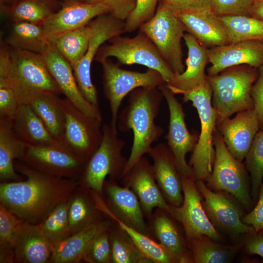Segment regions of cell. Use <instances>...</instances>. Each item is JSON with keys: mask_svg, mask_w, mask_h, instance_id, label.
I'll return each instance as SVG.
<instances>
[{"mask_svg": "<svg viewBox=\"0 0 263 263\" xmlns=\"http://www.w3.org/2000/svg\"><path fill=\"white\" fill-rule=\"evenodd\" d=\"M14 167L26 179L1 182L0 202L26 222L40 223L79 185L77 180L48 175L19 160Z\"/></svg>", "mask_w": 263, "mask_h": 263, "instance_id": "cell-1", "label": "cell"}, {"mask_svg": "<svg viewBox=\"0 0 263 263\" xmlns=\"http://www.w3.org/2000/svg\"><path fill=\"white\" fill-rule=\"evenodd\" d=\"M163 98L158 87H139L129 94L127 105L118 115L117 123L120 131L132 130L133 134L131 153L122 177L148 153L152 144L163 134L164 129L155 123Z\"/></svg>", "mask_w": 263, "mask_h": 263, "instance_id": "cell-2", "label": "cell"}, {"mask_svg": "<svg viewBox=\"0 0 263 263\" xmlns=\"http://www.w3.org/2000/svg\"><path fill=\"white\" fill-rule=\"evenodd\" d=\"M257 69L242 65L207 75L212 90V104L217 113V124L235 113L254 109L251 89L258 76Z\"/></svg>", "mask_w": 263, "mask_h": 263, "instance_id": "cell-3", "label": "cell"}, {"mask_svg": "<svg viewBox=\"0 0 263 263\" xmlns=\"http://www.w3.org/2000/svg\"><path fill=\"white\" fill-rule=\"evenodd\" d=\"M6 76L19 104L30 105L40 94H62L40 54L10 47Z\"/></svg>", "mask_w": 263, "mask_h": 263, "instance_id": "cell-4", "label": "cell"}, {"mask_svg": "<svg viewBox=\"0 0 263 263\" xmlns=\"http://www.w3.org/2000/svg\"><path fill=\"white\" fill-rule=\"evenodd\" d=\"M183 101H191L198 112L201 131L189 161L195 181H206L211 174L215 158L213 142L217 115L212 104V90L207 79L194 89L184 92Z\"/></svg>", "mask_w": 263, "mask_h": 263, "instance_id": "cell-5", "label": "cell"}, {"mask_svg": "<svg viewBox=\"0 0 263 263\" xmlns=\"http://www.w3.org/2000/svg\"><path fill=\"white\" fill-rule=\"evenodd\" d=\"M103 136L99 147L87 160L79 179V185L101 195L106 177L116 181L123 174L127 159L122 155L125 142L110 124L102 126Z\"/></svg>", "mask_w": 263, "mask_h": 263, "instance_id": "cell-6", "label": "cell"}, {"mask_svg": "<svg viewBox=\"0 0 263 263\" xmlns=\"http://www.w3.org/2000/svg\"><path fill=\"white\" fill-rule=\"evenodd\" d=\"M213 142L215 158L211 174L205 181L213 191H223L234 196L247 211L253 206L249 177L245 166L229 151L216 130Z\"/></svg>", "mask_w": 263, "mask_h": 263, "instance_id": "cell-7", "label": "cell"}, {"mask_svg": "<svg viewBox=\"0 0 263 263\" xmlns=\"http://www.w3.org/2000/svg\"><path fill=\"white\" fill-rule=\"evenodd\" d=\"M110 44L101 46L94 59L101 63L110 57L116 58L122 65L137 64L155 70L162 76L166 83L172 79L174 72L164 61L156 47L143 31L132 38L115 36Z\"/></svg>", "mask_w": 263, "mask_h": 263, "instance_id": "cell-8", "label": "cell"}, {"mask_svg": "<svg viewBox=\"0 0 263 263\" xmlns=\"http://www.w3.org/2000/svg\"><path fill=\"white\" fill-rule=\"evenodd\" d=\"M139 29L153 42L174 73L184 72L181 42L186 29L172 9L159 0L154 16Z\"/></svg>", "mask_w": 263, "mask_h": 263, "instance_id": "cell-9", "label": "cell"}, {"mask_svg": "<svg viewBox=\"0 0 263 263\" xmlns=\"http://www.w3.org/2000/svg\"><path fill=\"white\" fill-rule=\"evenodd\" d=\"M103 68V89L109 102L112 127L117 130L119 110L124 98L139 87H158L166 83L157 71L148 69L145 72L121 69L109 58L100 63Z\"/></svg>", "mask_w": 263, "mask_h": 263, "instance_id": "cell-10", "label": "cell"}, {"mask_svg": "<svg viewBox=\"0 0 263 263\" xmlns=\"http://www.w3.org/2000/svg\"><path fill=\"white\" fill-rule=\"evenodd\" d=\"M89 25L92 35L88 49L73 72L83 95L89 102L99 108L97 91L91 78L92 63L104 42L126 32L125 23V21L117 19L110 14H105L96 17L90 21Z\"/></svg>", "mask_w": 263, "mask_h": 263, "instance_id": "cell-11", "label": "cell"}, {"mask_svg": "<svg viewBox=\"0 0 263 263\" xmlns=\"http://www.w3.org/2000/svg\"><path fill=\"white\" fill-rule=\"evenodd\" d=\"M61 100L66 116L62 145L87 161L101 142L102 120L86 114L66 98Z\"/></svg>", "mask_w": 263, "mask_h": 263, "instance_id": "cell-12", "label": "cell"}, {"mask_svg": "<svg viewBox=\"0 0 263 263\" xmlns=\"http://www.w3.org/2000/svg\"><path fill=\"white\" fill-rule=\"evenodd\" d=\"M183 201L179 207L169 206L168 211L183 225L188 241L205 235L214 240L221 236L207 216L193 175H181Z\"/></svg>", "mask_w": 263, "mask_h": 263, "instance_id": "cell-13", "label": "cell"}, {"mask_svg": "<svg viewBox=\"0 0 263 263\" xmlns=\"http://www.w3.org/2000/svg\"><path fill=\"white\" fill-rule=\"evenodd\" d=\"M197 187L204 198L202 204L209 220L217 230L236 238L241 235L256 233L253 227L242 221L243 211L230 197L223 191L211 190L203 180H197Z\"/></svg>", "mask_w": 263, "mask_h": 263, "instance_id": "cell-14", "label": "cell"}, {"mask_svg": "<svg viewBox=\"0 0 263 263\" xmlns=\"http://www.w3.org/2000/svg\"><path fill=\"white\" fill-rule=\"evenodd\" d=\"M20 161L44 174L77 180L86 162L61 144L45 146L29 145Z\"/></svg>", "mask_w": 263, "mask_h": 263, "instance_id": "cell-15", "label": "cell"}, {"mask_svg": "<svg viewBox=\"0 0 263 263\" xmlns=\"http://www.w3.org/2000/svg\"><path fill=\"white\" fill-rule=\"evenodd\" d=\"M165 99L169 111V125L165 136L167 146L172 153L181 175H193L186 159L187 154L193 150L199 135L188 130L182 105L166 83L158 87Z\"/></svg>", "mask_w": 263, "mask_h": 263, "instance_id": "cell-16", "label": "cell"}, {"mask_svg": "<svg viewBox=\"0 0 263 263\" xmlns=\"http://www.w3.org/2000/svg\"><path fill=\"white\" fill-rule=\"evenodd\" d=\"M96 202L127 225L151 237L149 226L136 194L129 188L115 181H105L102 195L92 191Z\"/></svg>", "mask_w": 263, "mask_h": 263, "instance_id": "cell-17", "label": "cell"}, {"mask_svg": "<svg viewBox=\"0 0 263 263\" xmlns=\"http://www.w3.org/2000/svg\"><path fill=\"white\" fill-rule=\"evenodd\" d=\"M110 13L109 7L104 3L66 0L42 25L47 38L52 43L63 34L83 27L96 17Z\"/></svg>", "mask_w": 263, "mask_h": 263, "instance_id": "cell-18", "label": "cell"}, {"mask_svg": "<svg viewBox=\"0 0 263 263\" xmlns=\"http://www.w3.org/2000/svg\"><path fill=\"white\" fill-rule=\"evenodd\" d=\"M120 179L124 186L129 188L136 194L144 216L148 219L155 208L169 211L170 205L157 185L152 164L146 157H142Z\"/></svg>", "mask_w": 263, "mask_h": 263, "instance_id": "cell-19", "label": "cell"}, {"mask_svg": "<svg viewBox=\"0 0 263 263\" xmlns=\"http://www.w3.org/2000/svg\"><path fill=\"white\" fill-rule=\"evenodd\" d=\"M42 55L50 73L66 98L86 114L102 120L99 108L89 102L83 95L71 65L53 43Z\"/></svg>", "mask_w": 263, "mask_h": 263, "instance_id": "cell-20", "label": "cell"}, {"mask_svg": "<svg viewBox=\"0 0 263 263\" xmlns=\"http://www.w3.org/2000/svg\"><path fill=\"white\" fill-rule=\"evenodd\" d=\"M174 13L186 31L207 48L229 44L225 27L210 6H191Z\"/></svg>", "mask_w": 263, "mask_h": 263, "instance_id": "cell-21", "label": "cell"}, {"mask_svg": "<svg viewBox=\"0 0 263 263\" xmlns=\"http://www.w3.org/2000/svg\"><path fill=\"white\" fill-rule=\"evenodd\" d=\"M208 75H216L230 67L247 65L259 68L263 65V41H243L207 49Z\"/></svg>", "mask_w": 263, "mask_h": 263, "instance_id": "cell-22", "label": "cell"}, {"mask_svg": "<svg viewBox=\"0 0 263 263\" xmlns=\"http://www.w3.org/2000/svg\"><path fill=\"white\" fill-rule=\"evenodd\" d=\"M217 129L229 151L241 162L245 158L260 130L254 109L239 112L233 118L225 119L217 124Z\"/></svg>", "mask_w": 263, "mask_h": 263, "instance_id": "cell-23", "label": "cell"}, {"mask_svg": "<svg viewBox=\"0 0 263 263\" xmlns=\"http://www.w3.org/2000/svg\"><path fill=\"white\" fill-rule=\"evenodd\" d=\"M151 158L157 185L167 203L175 207L183 201L181 174L168 147L159 143L148 153Z\"/></svg>", "mask_w": 263, "mask_h": 263, "instance_id": "cell-24", "label": "cell"}, {"mask_svg": "<svg viewBox=\"0 0 263 263\" xmlns=\"http://www.w3.org/2000/svg\"><path fill=\"white\" fill-rule=\"evenodd\" d=\"M38 225L23 222L14 237V263H50L54 250Z\"/></svg>", "mask_w": 263, "mask_h": 263, "instance_id": "cell-25", "label": "cell"}, {"mask_svg": "<svg viewBox=\"0 0 263 263\" xmlns=\"http://www.w3.org/2000/svg\"><path fill=\"white\" fill-rule=\"evenodd\" d=\"M183 38L188 50L187 68L182 73H174L171 80L166 83L175 94L194 89L207 78L205 70L209 62L207 48L189 33L185 34Z\"/></svg>", "mask_w": 263, "mask_h": 263, "instance_id": "cell-26", "label": "cell"}, {"mask_svg": "<svg viewBox=\"0 0 263 263\" xmlns=\"http://www.w3.org/2000/svg\"><path fill=\"white\" fill-rule=\"evenodd\" d=\"M101 219L54 245L51 263H77L83 261L86 250L93 240L113 224Z\"/></svg>", "mask_w": 263, "mask_h": 263, "instance_id": "cell-27", "label": "cell"}, {"mask_svg": "<svg viewBox=\"0 0 263 263\" xmlns=\"http://www.w3.org/2000/svg\"><path fill=\"white\" fill-rule=\"evenodd\" d=\"M171 216L166 210L157 208L149 219L150 232L176 260L177 263L192 262L186 244ZM152 235V234H151Z\"/></svg>", "mask_w": 263, "mask_h": 263, "instance_id": "cell-28", "label": "cell"}, {"mask_svg": "<svg viewBox=\"0 0 263 263\" xmlns=\"http://www.w3.org/2000/svg\"><path fill=\"white\" fill-rule=\"evenodd\" d=\"M28 144L19 138L12 120L0 119V179L1 182L21 181L14 167L15 160L22 161Z\"/></svg>", "mask_w": 263, "mask_h": 263, "instance_id": "cell-29", "label": "cell"}, {"mask_svg": "<svg viewBox=\"0 0 263 263\" xmlns=\"http://www.w3.org/2000/svg\"><path fill=\"white\" fill-rule=\"evenodd\" d=\"M16 136L26 144L45 146L61 144L49 133L40 118L29 104H20L12 120Z\"/></svg>", "mask_w": 263, "mask_h": 263, "instance_id": "cell-30", "label": "cell"}, {"mask_svg": "<svg viewBox=\"0 0 263 263\" xmlns=\"http://www.w3.org/2000/svg\"><path fill=\"white\" fill-rule=\"evenodd\" d=\"M103 214L97 207L91 190L77 186L69 199L68 218L71 234L100 220Z\"/></svg>", "mask_w": 263, "mask_h": 263, "instance_id": "cell-31", "label": "cell"}, {"mask_svg": "<svg viewBox=\"0 0 263 263\" xmlns=\"http://www.w3.org/2000/svg\"><path fill=\"white\" fill-rule=\"evenodd\" d=\"M61 99L56 94H42L30 105L52 137L62 145L66 116Z\"/></svg>", "mask_w": 263, "mask_h": 263, "instance_id": "cell-32", "label": "cell"}, {"mask_svg": "<svg viewBox=\"0 0 263 263\" xmlns=\"http://www.w3.org/2000/svg\"><path fill=\"white\" fill-rule=\"evenodd\" d=\"M10 48L43 55L52 43L42 25L26 21L12 22L5 42Z\"/></svg>", "mask_w": 263, "mask_h": 263, "instance_id": "cell-33", "label": "cell"}, {"mask_svg": "<svg viewBox=\"0 0 263 263\" xmlns=\"http://www.w3.org/2000/svg\"><path fill=\"white\" fill-rule=\"evenodd\" d=\"M188 242L192 262L195 263H230L244 245H223L205 235L193 238Z\"/></svg>", "mask_w": 263, "mask_h": 263, "instance_id": "cell-34", "label": "cell"}, {"mask_svg": "<svg viewBox=\"0 0 263 263\" xmlns=\"http://www.w3.org/2000/svg\"><path fill=\"white\" fill-rule=\"evenodd\" d=\"M53 0H19L0 6V12L12 22L26 21L42 25L54 13Z\"/></svg>", "mask_w": 263, "mask_h": 263, "instance_id": "cell-35", "label": "cell"}, {"mask_svg": "<svg viewBox=\"0 0 263 263\" xmlns=\"http://www.w3.org/2000/svg\"><path fill=\"white\" fill-rule=\"evenodd\" d=\"M96 203V201H95ZM98 209L114 221L131 238L137 247L152 263H177L175 258L151 237L127 225L96 203Z\"/></svg>", "mask_w": 263, "mask_h": 263, "instance_id": "cell-36", "label": "cell"}, {"mask_svg": "<svg viewBox=\"0 0 263 263\" xmlns=\"http://www.w3.org/2000/svg\"><path fill=\"white\" fill-rule=\"evenodd\" d=\"M219 18L225 27L229 44L250 40L263 41V20L245 15Z\"/></svg>", "mask_w": 263, "mask_h": 263, "instance_id": "cell-37", "label": "cell"}, {"mask_svg": "<svg viewBox=\"0 0 263 263\" xmlns=\"http://www.w3.org/2000/svg\"><path fill=\"white\" fill-rule=\"evenodd\" d=\"M91 35L92 29L89 23L63 34L52 43L69 62L73 70L85 54Z\"/></svg>", "mask_w": 263, "mask_h": 263, "instance_id": "cell-38", "label": "cell"}, {"mask_svg": "<svg viewBox=\"0 0 263 263\" xmlns=\"http://www.w3.org/2000/svg\"><path fill=\"white\" fill-rule=\"evenodd\" d=\"M110 233L112 263H152L141 252L129 235L114 221Z\"/></svg>", "mask_w": 263, "mask_h": 263, "instance_id": "cell-39", "label": "cell"}, {"mask_svg": "<svg viewBox=\"0 0 263 263\" xmlns=\"http://www.w3.org/2000/svg\"><path fill=\"white\" fill-rule=\"evenodd\" d=\"M69 199L57 206L39 224L41 231L54 246L71 236L68 218Z\"/></svg>", "mask_w": 263, "mask_h": 263, "instance_id": "cell-40", "label": "cell"}, {"mask_svg": "<svg viewBox=\"0 0 263 263\" xmlns=\"http://www.w3.org/2000/svg\"><path fill=\"white\" fill-rule=\"evenodd\" d=\"M22 219L0 203V263H14L13 243Z\"/></svg>", "mask_w": 263, "mask_h": 263, "instance_id": "cell-41", "label": "cell"}, {"mask_svg": "<svg viewBox=\"0 0 263 263\" xmlns=\"http://www.w3.org/2000/svg\"><path fill=\"white\" fill-rule=\"evenodd\" d=\"M245 159V166L250 176L251 196L256 201L263 178V130L256 134Z\"/></svg>", "mask_w": 263, "mask_h": 263, "instance_id": "cell-42", "label": "cell"}, {"mask_svg": "<svg viewBox=\"0 0 263 263\" xmlns=\"http://www.w3.org/2000/svg\"><path fill=\"white\" fill-rule=\"evenodd\" d=\"M110 228L102 232L93 240L86 251L83 262L88 263H112Z\"/></svg>", "mask_w": 263, "mask_h": 263, "instance_id": "cell-43", "label": "cell"}, {"mask_svg": "<svg viewBox=\"0 0 263 263\" xmlns=\"http://www.w3.org/2000/svg\"><path fill=\"white\" fill-rule=\"evenodd\" d=\"M159 0H136L133 12L125 21L126 32H133L155 15Z\"/></svg>", "mask_w": 263, "mask_h": 263, "instance_id": "cell-44", "label": "cell"}, {"mask_svg": "<svg viewBox=\"0 0 263 263\" xmlns=\"http://www.w3.org/2000/svg\"><path fill=\"white\" fill-rule=\"evenodd\" d=\"M0 73V119L12 120L20 105L7 78Z\"/></svg>", "mask_w": 263, "mask_h": 263, "instance_id": "cell-45", "label": "cell"}, {"mask_svg": "<svg viewBox=\"0 0 263 263\" xmlns=\"http://www.w3.org/2000/svg\"><path fill=\"white\" fill-rule=\"evenodd\" d=\"M253 0H211L210 6L218 17L230 15L250 16Z\"/></svg>", "mask_w": 263, "mask_h": 263, "instance_id": "cell-46", "label": "cell"}, {"mask_svg": "<svg viewBox=\"0 0 263 263\" xmlns=\"http://www.w3.org/2000/svg\"><path fill=\"white\" fill-rule=\"evenodd\" d=\"M89 3H104L110 9L109 13L114 18L125 21L136 5V0H82Z\"/></svg>", "mask_w": 263, "mask_h": 263, "instance_id": "cell-47", "label": "cell"}, {"mask_svg": "<svg viewBox=\"0 0 263 263\" xmlns=\"http://www.w3.org/2000/svg\"><path fill=\"white\" fill-rule=\"evenodd\" d=\"M259 74L251 89L254 110L256 114L260 130H263V65L259 68Z\"/></svg>", "mask_w": 263, "mask_h": 263, "instance_id": "cell-48", "label": "cell"}, {"mask_svg": "<svg viewBox=\"0 0 263 263\" xmlns=\"http://www.w3.org/2000/svg\"><path fill=\"white\" fill-rule=\"evenodd\" d=\"M256 206L248 214L244 215V223L253 227L256 232L263 229V183L261 185Z\"/></svg>", "mask_w": 263, "mask_h": 263, "instance_id": "cell-49", "label": "cell"}, {"mask_svg": "<svg viewBox=\"0 0 263 263\" xmlns=\"http://www.w3.org/2000/svg\"><path fill=\"white\" fill-rule=\"evenodd\" d=\"M248 237L244 244L246 251L250 254L258 255L263 259V229Z\"/></svg>", "mask_w": 263, "mask_h": 263, "instance_id": "cell-50", "label": "cell"}, {"mask_svg": "<svg viewBox=\"0 0 263 263\" xmlns=\"http://www.w3.org/2000/svg\"><path fill=\"white\" fill-rule=\"evenodd\" d=\"M174 12L188 9L191 6V0H160Z\"/></svg>", "mask_w": 263, "mask_h": 263, "instance_id": "cell-51", "label": "cell"}, {"mask_svg": "<svg viewBox=\"0 0 263 263\" xmlns=\"http://www.w3.org/2000/svg\"><path fill=\"white\" fill-rule=\"evenodd\" d=\"M249 14L253 17L263 20V0H253Z\"/></svg>", "mask_w": 263, "mask_h": 263, "instance_id": "cell-52", "label": "cell"}, {"mask_svg": "<svg viewBox=\"0 0 263 263\" xmlns=\"http://www.w3.org/2000/svg\"><path fill=\"white\" fill-rule=\"evenodd\" d=\"M211 0H191V7H201L210 6Z\"/></svg>", "mask_w": 263, "mask_h": 263, "instance_id": "cell-53", "label": "cell"}, {"mask_svg": "<svg viewBox=\"0 0 263 263\" xmlns=\"http://www.w3.org/2000/svg\"><path fill=\"white\" fill-rule=\"evenodd\" d=\"M19 0H0V6L11 4Z\"/></svg>", "mask_w": 263, "mask_h": 263, "instance_id": "cell-54", "label": "cell"}, {"mask_svg": "<svg viewBox=\"0 0 263 263\" xmlns=\"http://www.w3.org/2000/svg\"></svg>", "mask_w": 263, "mask_h": 263, "instance_id": "cell-55", "label": "cell"}]
</instances>
